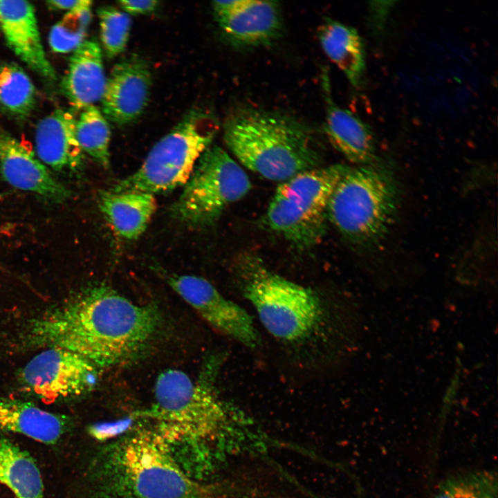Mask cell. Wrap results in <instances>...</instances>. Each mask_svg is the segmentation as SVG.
Wrapping results in <instances>:
<instances>
[{"label":"cell","mask_w":498,"mask_h":498,"mask_svg":"<svg viewBox=\"0 0 498 498\" xmlns=\"http://www.w3.org/2000/svg\"><path fill=\"white\" fill-rule=\"evenodd\" d=\"M317 38L326 56L358 87L366 68L365 43L357 30L326 18L317 28Z\"/></svg>","instance_id":"obj_20"},{"label":"cell","mask_w":498,"mask_h":498,"mask_svg":"<svg viewBox=\"0 0 498 498\" xmlns=\"http://www.w3.org/2000/svg\"><path fill=\"white\" fill-rule=\"evenodd\" d=\"M1 137H2V134L0 133V150H1Z\"/></svg>","instance_id":"obj_31"},{"label":"cell","mask_w":498,"mask_h":498,"mask_svg":"<svg viewBox=\"0 0 498 498\" xmlns=\"http://www.w3.org/2000/svg\"><path fill=\"white\" fill-rule=\"evenodd\" d=\"M167 282L215 331L251 349L259 344V335L250 314L224 297L209 281L195 275H172Z\"/></svg>","instance_id":"obj_11"},{"label":"cell","mask_w":498,"mask_h":498,"mask_svg":"<svg viewBox=\"0 0 498 498\" xmlns=\"http://www.w3.org/2000/svg\"><path fill=\"white\" fill-rule=\"evenodd\" d=\"M106 82L100 46L95 40L84 41L69 59L62 93L73 110L83 111L101 100Z\"/></svg>","instance_id":"obj_17"},{"label":"cell","mask_w":498,"mask_h":498,"mask_svg":"<svg viewBox=\"0 0 498 498\" xmlns=\"http://www.w3.org/2000/svg\"><path fill=\"white\" fill-rule=\"evenodd\" d=\"M160 325L154 304H136L100 284L35 321L29 338L39 346L71 351L102 369L138 354Z\"/></svg>","instance_id":"obj_1"},{"label":"cell","mask_w":498,"mask_h":498,"mask_svg":"<svg viewBox=\"0 0 498 498\" xmlns=\"http://www.w3.org/2000/svg\"><path fill=\"white\" fill-rule=\"evenodd\" d=\"M345 165L320 166L281 182L268 206L266 225L299 248L320 242L329 201Z\"/></svg>","instance_id":"obj_8"},{"label":"cell","mask_w":498,"mask_h":498,"mask_svg":"<svg viewBox=\"0 0 498 498\" xmlns=\"http://www.w3.org/2000/svg\"><path fill=\"white\" fill-rule=\"evenodd\" d=\"M218 129V121L210 112L199 109L189 111L154 145L140 167L110 191L154 195L184 186Z\"/></svg>","instance_id":"obj_7"},{"label":"cell","mask_w":498,"mask_h":498,"mask_svg":"<svg viewBox=\"0 0 498 498\" xmlns=\"http://www.w3.org/2000/svg\"><path fill=\"white\" fill-rule=\"evenodd\" d=\"M251 187L244 169L223 149L210 145L172 205V214L191 226L208 225L228 206L243 198Z\"/></svg>","instance_id":"obj_9"},{"label":"cell","mask_w":498,"mask_h":498,"mask_svg":"<svg viewBox=\"0 0 498 498\" xmlns=\"http://www.w3.org/2000/svg\"><path fill=\"white\" fill-rule=\"evenodd\" d=\"M101 369L84 357L66 349L48 347L19 371L25 391L46 402L83 396L98 384Z\"/></svg>","instance_id":"obj_10"},{"label":"cell","mask_w":498,"mask_h":498,"mask_svg":"<svg viewBox=\"0 0 498 498\" xmlns=\"http://www.w3.org/2000/svg\"><path fill=\"white\" fill-rule=\"evenodd\" d=\"M0 171L12 187L53 202L62 203L70 196L68 189L52 176L26 145L4 134L1 137Z\"/></svg>","instance_id":"obj_16"},{"label":"cell","mask_w":498,"mask_h":498,"mask_svg":"<svg viewBox=\"0 0 498 498\" xmlns=\"http://www.w3.org/2000/svg\"><path fill=\"white\" fill-rule=\"evenodd\" d=\"M214 17L223 39L239 50L267 46L282 33L281 6L275 1L233 0L225 13Z\"/></svg>","instance_id":"obj_12"},{"label":"cell","mask_w":498,"mask_h":498,"mask_svg":"<svg viewBox=\"0 0 498 498\" xmlns=\"http://www.w3.org/2000/svg\"><path fill=\"white\" fill-rule=\"evenodd\" d=\"M36 102L35 87L25 71L15 62H1L0 109L12 118L24 120Z\"/></svg>","instance_id":"obj_23"},{"label":"cell","mask_w":498,"mask_h":498,"mask_svg":"<svg viewBox=\"0 0 498 498\" xmlns=\"http://www.w3.org/2000/svg\"><path fill=\"white\" fill-rule=\"evenodd\" d=\"M101 42L106 55L113 58L122 53L127 46L131 20L129 15L111 6L98 10Z\"/></svg>","instance_id":"obj_27"},{"label":"cell","mask_w":498,"mask_h":498,"mask_svg":"<svg viewBox=\"0 0 498 498\" xmlns=\"http://www.w3.org/2000/svg\"><path fill=\"white\" fill-rule=\"evenodd\" d=\"M326 114L324 131L331 144L354 165L380 163L371 128L359 117L337 105L331 95L327 73L322 76Z\"/></svg>","instance_id":"obj_15"},{"label":"cell","mask_w":498,"mask_h":498,"mask_svg":"<svg viewBox=\"0 0 498 498\" xmlns=\"http://www.w3.org/2000/svg\"><path fill=\"white\" fill-rule=\"evenodd\" d=\"M241 270L244 297L273 337L287 342L304 340L322 324L324 308L311 288L290 281L255 259Z\"/></svg>","instance_id":"obj_6"},{"label":"cell","mask_w":498,"mask_h":498,"mask_svg":"<svg viewBox=\"0 0 498 498\" xmlns=\"http://www.w3.org/2000/svg\"><path fill=\"white\" fill-rule=\"evenodd\" d=\"M171 448L157 429L124 440L112 461L116 486L133 498H211L212 487L188 476Z\"/></svg>","instance_id":"obj_5"},{"label":"cell","mask_w":498,"mask_h":498,"mask_svg":"<svg viewBox=\"0 0 498 498\" xmlns=\"http://www.w3.org/2000/svg\"><path fill=\"white\" fill-rule=\"evenodd\" d=\"M398 187L382 163L348 165L327 207V219L349 241L362 246L380 241L397 212Z\"/></svg>","instance_id":"obj_4"},{"label":"cell","mask_w":498,"mask_h":498,"mask_svg":"<svg viewBox=\"0 0 498 498\" xmlns=\"http://www.w3.org/2000/svg\"><path fill=\"white\" fill-rule=\"evenodd\" d=\"M223 140L246 168L283 182L320 167L321 154L311 129L277 111L239 106L226 116Z\"/></svg>","instance_id":"obj_2"},{"label":"cell","mask_w":498,"mask_h":498,"mask_svg":"<svg viewBox=\"0 0 498 498\" xmlns=\"http://www.w3.org/2000/svg\"><path fill=\"white\" fill-rule=\"evenodd\" d=\"M64 416L46 411L28 401L0 396V429L36 441L54 444L65 433Z\"/></svg>","instance_id":"obj_19"},{"label":"cell","mask_w":498,"mask_h":498,"mask_svg":"<svg viewBox=\"0 0 498 498\" xmlns=\"http://www.w3.org/2000/svg\"><path fill=\"white\" fill-rule=\"evenodd\" d=\"M496 474L479 471L449 477L439 485L434 498H497Z\"/></svg>","instance_id":"obj_25"},{"label":"cell","mask_w":498,"mask_h":498,"mask_svg":"<svg viewBox=\"0 0 498 498\" xmlns=\"http://www.w3.org/2000/svg\"><path fill=\"white\" fill-rule=\"evenodd\" d=\"M129 425V423L119 422L110 424L97 425L89 429L91 435L97 439L104 440L116 436L124 431Z\"/></svg>","instance_id":"obj_29"},{"label":"cell","mask_w":498,"mask_h":498,"mask_svg":"<svg viewBox=\"0 0 498 498\" xmlns=\"http://www.w3.org/2000/svg\"><path fill=\"white\" fill-rule=\"evenodd\" d=\"M152 77L147 62L131 55L116 64L107 78L101 99L102 113L119 126L136 121L147 107Z\"/></svg>","instance_id":"obj_13"},{"label":"cell","mask_w":498,"mask_h":498,"mask_svg":"<svg viewBox=\"0 0 498 498\" xmlns=\"http://www.w3.org/2000/svg\"><path fill=\"white\" fill-rule=\"evenodd\" d=\"M47 6L51 10H68V12L86 7L91 6L92 1L89 0H77V1H57L50 0L46 1Z\"/></svg>","instance_id":"obj_30"},{"label":"cell","mask_w":498,"mask_h":498,"mask_svg":"<svg viewBox=\"0 0 498 498\" xmlns=\"http://www.w3.org/2000/svg\"><path fill=\"white\" fill-rule=\"evenodd\" d=\"M75 134L78 144L104 168L110 165L111 129L107 118L93 105L84 109L77 120Z\"/></svg>","instance_id":"obj_24"},{"label":"cell","mask_w":498,"mask_h":498,"mask_svg":"<svg viewBox=\"0 0 498 498\" xmlns=\"http://www.w3.org/2000/svg\"><path fill=\"white\" fill-rule=\"evenodd\" d=\"M154 400L148 415L170 445L183 441L201 448L224 446L247 427L246 418L207 378L194 380L181 370L163 371L156 380Z\"/></svg>","instance_id":"obj_3"},{"label":"cell","mask_w":498,"mask_h":498,"mask_svg":"<svg viewBox=\"0 0 498 498\" xmlns=\"http://www.w3.org/2000/svg\"><path fill=\"white\" fill-rule=\"evenodd\" d=\"M0 25L7 45L45 80H56L42 43L34 6L26 1H0Z\"/></svg>","instance_id":"obj_14"},{"label":"cell","mask_w":498,"mask_h":498,"mask_svg":"<svg viewBox=\"0 0 498 498\" xmlns=\"http://www.w3.org/2000/svg\"><path fill=\"white\" fill-rule=\"evenodd\" d=\"M0 483L17 498H44L41 472L33 458L3 438H0Z\"/></svg>","instance_id":"obj_22"},{"label":"cell","mask_w":498,"mask_h":498,"mask_svg":"<svg viewBox=\"0 0 498 498\" xmlns=\"http://www.w3.org/2000/svg\"><path fill=\"white\" fill-rule=\"evenodd\" d=\"M120 6L128 15H147L154 12L159 6V1L154 0L118 1Z\"/></svg>","instance_id":"obj_28"},{"label":"cell","mask_w":498,"mask_h":498,"mask_svg":"<svg viewBox=\"0 0 498 498\" xmlns=\"http://www.w3.org/2000/svg\"><path fill=\"white\" fill-rule=\"evenodd\" d=\"M91 19V6L68 12L50 31L52 50L59 53L74 51L84 42Z\"/></svg>","instance_id":"obj_26"},{"label":"cell","mask_w":498,"mask_h":498,"mask_svg":"<svg viewBox=\"0 0 498 498\" xmlns=\"http://www.w3.org/2000/svg\"><path fill=\"white\" fill-rule=\"evenodd\" d=\"M77 119L73 111L57 109L42 118L36 127L37 156L55 170L79 169L84 152L77 140Z\"/></svg>","instance_id":"obj_18"},{"label":"cell","mask_w":498,"mask_h":498,"mask_svg":"<svg viewBox=\"0 0 498 498\" xmlns=\"http://www.w3.org/2000/svg\"><path fill=\"white\" fill-rule=\"evenodd\" d=\"M99 205L116 233L127 240L138 239L156 210L154 195L138 192L100 193Z\"/></svg>","instance_id":"obj_21"}]
</instances>
